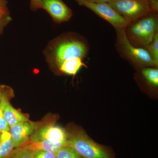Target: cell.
<instances>
[{
    "instance_id": "6da1fadb",
    "label": "cell",
    "mask_w": 158,
    "mask_h": 158,
    "mask_svg": "<svg viewBox=\"0 0 158 158\" xmlns=\"http://www.w3.org/2000/svg\"><path fill=\"white\" fill-rule=\"evenodd\" d=\"M89 49L85 37L75 32H66L50 41L43 53L51 69L58 74L65 65L78 59L84 60Z\"/></svg>"
},
{
    "instance_id": "7a4b0ae2",
    "label": "cell",
    "mask_w": 158,
    "mask_h": 158,
    "mask_svg": "<svg viewBox=\"0 0 158 158\" xmlns=\"http://www.w3.org/2000/svg\"><path fill=\"white\" fill-rule=\"evenodd\" d=\"M65 130V145L72 148L83 158H116L110 148L94 141L82 127L69 124Z\"/></svg>"
},
{
    "instance_id": "3957f363",
    "label": "cell",
    "mask_w": 158,
    "mask_h": 158,
    "mask_svg": "<svg viewBox=\"0 0 158 158\" xmlns=\"http://www.w3.org/2000/svg\"><path fill=\"white\" fill-rule=\"evenodd\" d=\"M132 45L144 48L158 32V12H151L130 23L124 29Z\"/></svg>"
},
{
    "instance_id": "277c9868",
    "label": "cell",
    "mask_w": 158,
    "mask_h": 158,
    "mask_svg": "<svg viewBox=\"0 0 158 158\" xmlns=\"http://www.w3.org/2000/svg\"><path fill=\"white\" fill-rule=\"evenodd\" d=\"M116 38L115 47L119 56L129 62L137 70L146 67L158 68L146 50L132 45L127 39L124 29H115Z\"/></svg>"
},
{
    "instance_id": "5b68a950",
    "label": "cell",
    "mask_w": 158,
    "mask_h": 158,
    "mask_svg": "<svg viewBox=\"0 0 158 158\" xmlns=\"http://www.w3.org/2000/svg\"><path fill=\"white\" fill-rule=\"evenodd\" d=\"M108 4L129 23L158 11V0H114Z\"/></svg>"
},
{
    "instance_id": "8992f818",
    "label": "cell",
    "mask_w": 158,
    "mask_h": 158,
    "mask_svg": "<svg viewBox=\"0 0 158 158\" xmlns=\"http://www.w3.org/2000/svg\"><path fill=\"white\" fill-rule=\"evenodd\" d=\"M57 116L49 114L40 121L38 127L28 142L51 140L57 143L66 144L67 134L65 129L56 125Z\"/></svg>"
},
{
    "instance_id": "52a82bcc",
    "label": "cell",
    "mask_w": 158,
    "mask_h": 158,
    "mask_svg": "<svg viewBox=\"0 0 158 158\" xmlns=\"http://www.w3.org/2000/svg\"><path fill=\"white\" fill-rule=\"evenodd\" d=\"M75 1L80 6L90 9L100 17L110 23L115 29H124L129 23L108 3H94L86 0Z\"/></svg>"
},
{
    "instance_id": "ba28073f",
    "label": "cell",
    "mask_w": 158,
    "mask_h": 158,
    "mask_svg": "<svg viewBox=\"0 0 158 158\" xmlns=\"http://www.w3.org/2000/svg\"><path fill=\"white\" fill-rule=\"evenodd\" d=\"M40 6L58 23L68 21L73 15L71 9L62 0H40Z\"/></svg>"
},
{
    "instance_id": "9c48e42d",
    "label": "cell",
    "mask_w": 158,
    "mask_h": 158,
    "mask_svg": "<svg viewBox=\"0 0 158 158\" xmlns=\"http://www.w3.org/2000/svg\"><path fill=\"white\" fill-rule=\"evenodd\" d=\"M40 121H32L29 119L10 127L9 132L11 135L15 148L24 145L29 141L31 136L38 127Z\"/></svg>"
},
{
    "instance_id": "30bf717a",
    "label": "cell",
    "mask_w": 158,
    "mask_h": 158,
    "mask_svg": "<svg viewBox=\"0 0 158 158\" xmlns=\"http://www.w3.org/2000/svg\"><path fill=\"white\" fill-rule=\"evenodd\" d=\"M10 101L6 99L1 104L3 116L9 127L29 120V115L15 108L10 103Z\"/></svg>"
},
{
    "instance_id": "8fae6325",
    "label": "cell",
    "mask_w": 158,
    "mask_h": 158,
    "mask_svg": "<svg viewBox=\"0 0 158 158\" xmlns=\"http://www.w3.org/2000/svg\"><path fill=\"white\" fill-rule=\"evenodd\" d=\"M137 78L143 81L147 86L155 88L158 87V69L156 67H146L138 70Z\"/></svg>"
},
{
    "instance_id": "7c38bea8",
    "label": "cell",
    "mask_w": 158,
    "mask_h": 158,
    "mask_svg": "<svg viewBox=\"0 0 158 158\" xmlns=\"http://www.w3.org/2000/svg\"><path fill=\"white\" fill-rule=\"evenodd\" d=\"M63 146H65V145L62 143L46 140L35 142H28L20 147L27 148L31 151H44L55 152Z\"/></svg>"
},
{
    "instance_id": "4fadbf2b",
    "label": "cell",
    "mask_w": 158,
    "mask_h": 158,
    "mask_svg": "<svg viewBox=\"0 0 158 158\" xmlns=\"http://www.w3.org/2000/svg\"><path fill=\"white\" fill-rule=\"evenodd\" d=\"M15 149L9 131L0 133V158H9Z\"/></svg>"
},
{
    "instance_id": "5bb4252c",
    "label": "cell",
    "mask_w": 158,
    "mask_h": 158,
    "mask_svg": "<svg viewBox=\"0 0 158 158\" xmlns=\"http://www.w3.org/2000/svg\"><path fill=\"white\" fill-rule=\"evenodd\" d=\"M55 153L56 158H83L72 148L67 145L60 148Z\"/></svg>"
},
{
    "instance_id": "9a60e30c",
    "label": "cell",
    "mask_w": 158,
    "mask_h": 158,
    "mask_svg": "<svg viewBox=\"0 0 158 158\" xmlns=\"http://www.w3.org/2000/svg\"><path fill=\"white\" fill-rule=\"evenodd\" d=\"M147 51L153 61L158 65V32L148 45L144 48Z\"/></svg>"
},
{
    "instance_id": "2e32d148",
    "label": "cell",
    "mask_w": 158,
    "mask_h": 158,
    "mask_svg": "<svg viewBox=\"0 0 158 158\" xmlns=\"http://www.w3.org/2000/svg\"><path fill=\"white\" fill-rule=\"evenodd\" d=\"M15 97L14 90L10 86L0 84V106L6 99L11 100Z\"/></svg>"
},
{
    "instance_id": "e0dca14e",
    "label": "cell",
    "mask_w": 158,
    "mask_h": 158,
    "mask_svg": "<svg viewBox=\"0 0 158 158\" xmlns=\"http://www.w3.org/2000/svg\"><path fill=\"white\" fill-rule=\"evenodd\" d=\"M9 158H32V152L24 148H18L14 149Z\"/></svg>"
},
{
    "instance_id": "ac0fdd59",
    "label": "cell",
    "mask_w": 158,
    "mask_h": 158,
    "mask_svg": "<svg viewBox=\"0 0 158 158\" xmlns=\"http://www.w3.org/2000/svg\"><path fill=\"white\" fill-rule=\"evenodd\" d=\"M32 158H56L55 152L44 151H31Z\"/></svg>"
},
{
    "instance_id": "d6986e66",
    "label": "cell",
    "mask_w": 158,
    "mask_h": 158,
    "mask_svg": "<svg viewBox=\"0 0 158 158\" xmlns=\"http://www.w3.org/2000/svg\"><path fill=\"white\" fill-rule=\"evenodd\" d=\"M10 127L4 118L2 110V106H0V133L9 131Z\"/></svg>"
},
{
    "instance_id": "ffe728a7",
    "label": "cell",
    "mask_w": 158,
    "mask_h": 158,
    "mask_svg": "<svg viewBox=\"0 0 158 158\" xmlns=\"http://www.w3.org/2000/svg\"><path fill=\"white\" fill-rule=\"evenodd\" d=\"M12 19L10 15L0 19V35L3 33L6 26L11 22Z\"/></svg>"
},
{
    "instance_id": "44dd1931",
    "label": "cell",
    "mask_w": 158,
    "mask_h": 158,
    "mask_svg": "<svg viewBox=\"0 0 158 158\" xmlns=\"http://www.w3.org/2000/svg\"><path fill=\"white\" fill-rule=\"evenodd\" d=\"M40 0H31L30 7L32 11H36L40 9Z\"/></svg>"
},
{
    "instance_id": "7402d4cb",
    "label": "cell",
    "mask_w": 158,
    "mask_h": 158,
    "mask_svg": "<svg viewBox=\"0 0 158 158\" xmlns=\"http://www.w3.org/2000/svg\"><path fill=\"white\" fill-rule=\"evenodd\" d=\"M10 14L8 7H0V19L9 15Z\"/></svg>"
},
{
    "instance_id": "603a6c76",
    "label": "cell",
    "mask_w": 158,
    "mask_h": 158,
    "mask_svg": "<svg viewBox=\"0 0 158 158\" xmlns=\"http://www.w3.org/2000/svg\"><path fill=\"white\" fill-rule=\"evenodd\" d=\"M86 1L94 3H109L110 2H112V1H114V0H86Z\"/></svg>"
},
{
    "instance_id": "cb8c5ba5",
    "label": "cell",
    "mask_w": 158,
    "mask_h": 158,
    "mask_svg": "<svg viewBox=\"0 0 158 158\" xmlns=\"http://www.w3.org/2000/svg\"><path fill=\"white\" fill-rule=\"evenodd\" d=\"M7 7V2L6 0H0V7Z\"/></svg>"
}]
</instances>
